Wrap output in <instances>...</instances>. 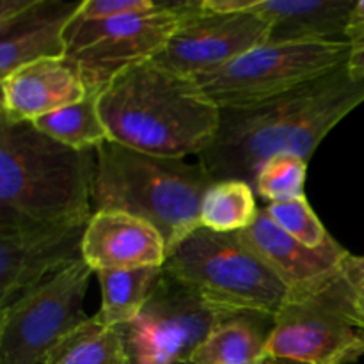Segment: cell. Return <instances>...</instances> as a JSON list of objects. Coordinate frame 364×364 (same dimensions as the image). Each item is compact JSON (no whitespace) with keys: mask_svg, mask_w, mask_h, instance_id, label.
<instances>
[{"mask_svg":"<svg viewBox=\"0 0 364 364\" xmlns=\"http://www.w3.org/2000/svg\"><path fill=\"white\" fill-rule=\"evenodd\" d=\"M347 43L350 46L347 60V71L352 80H364V21L348 23Z\"/></svg>","mask_w":364,"mask_h":364,"instance_id":"26","label":"cell"},{"mask_svg":"<svg viewBox=\"0 0 364 364\" xmlns=\"http://www.w3.org/2000/svg\"><path fill=\"white\" fill-rule=\"evenodd\" d=\"M355 0H258L255 11L270 23L272 43L347 41Z\"/></svg>","mask_w":364,"mask_h":364,"instance_id":"17","label":"cell"},{"mask_svg":"<svg viewBox=\"0 0 364 364\" xmlns=\"http://www.w3.org/2000/svg\"><path fill=\"white\" fill-rule=\"evenodd\" d=\"M265 364H301V363H294V361H283V359H269Z\"/></svg>","mask_w":364,"mask_h":364,"instance_id":"30","label":"cell"},{"mask_svg":"<svg viewBox=\"0 0 364 364\" xmlns=\"http://www.w3.org/2000/svg\"><path fill=\"white\" fill-rule=\"evenodd\" d=\"M343 270L348 279L352 281V284L361 291L364 297V256H354L348 252L343 262Z\"/></svg>","mask_w":364,"mask_h":364,"instance_id":"27","label":"cell"},{"mask_svg":"<svg viewBox=\"0 0 364 364\" xmlns=\"http://www.w3.org/2000/svg\"><path fill=\"white\" fill-rule=\"evenodd\" d=\"M36 0H0V21L13 20L34 6Z\"/></svg>","mask_w":364,"mask_h":364,"instance_id":"28","label":"cell"},{"mask_svg":"<svg viewBox=\"0 0 364 364\" xmlns=\"http://www.w3.org/2000/svg\"><path fill=\"white\" fill-rule=\"evenodd\" d=\"M306 174L308 162L304 159L291 153L274 155L259 167L255 191L267 205L301 199L304 198Z\"/></svg>","mask_w":364,"mask_h":364,"instance_id":"23","label":"cell"},{"mask_svg":"<svg viewBox=\"0 0 364 364\" xmlns=\"http://www.w3.org/2000/svg\"><path fill=\"white\" fill-rule=\"evenodd\" d=\"M212 183L201 162L148 155L109 141L96 149L92 212L117 210L146 220L160 231L169 255L199 228Z\"/></svg>","mask_w":364,"mask_h":364,"instance_id":"4","label":"cell"},{"mask_svg":"<svg viewBox=\"0 0 364 364\" xmlns=\"http://www.w3.org/2000/svg\"><path fill=\"white\" fill-rule=\"evenodd\" d=\"M176 364H196V363H192V361H183V363H176Z\"/></svg>","mask_w":364,"mask_h":364,"instance_id":"31","label":"cell"},{"mask_svg":"<svg viewBox=\"0 0 364 364\" xmlns=\"http://www.w3.org/2000/svg\"><path fill=\"white\" fill-rule=\"evenodd\" d=\"M274 316L235 313L212 331L191 361L196 364H265Z\"/></svg>","mask_w":364,"mask_h":364,"instance_id":"18","label":"cell"},{"mask_svg":"<svg viewBox=\"0 0 364 364\" xmlns=\"http://www.w3.org/2000/svg\"><path fill=\"white\" fill-rule=\"evenodd\" d=\"M160 272L162 267L96 272L102 287V308L96 315L110 327L130 323L148 301Z\"/></svg>","mask_w":364,"mask_h":364,"instance_id":"19","label":"cell"},{"mask_svg":"<svg viewBox=\"0 0 364 364\" xmlns=\"http://www.w3.org/2000/svg\"><path fill=\"white\" fill-rule=\"evenodd\" d=\"M100 91H89L80 102L63 107L55 112L32 121L39 132L55 139L60 144L87 151L98 149L110 141L98 105Z\"/></svg>","mask_w":364,"mask_h":364,"instance_id":"21","label":"cell"},{"mask_svg":"<svg viewBox=\"0 0 364 364\" xmlns=\"http://www.w3.org/2000/svg\"><path fill=\"white\" fill-rule=\"evenodd\" d=\"M258 213L252 185L242 180L213 181L201 203L199 226L213 233L235 235L251 228Z\"/></svg>","mask_w":364,"mask_h":364,"instance_id":"22","label":"cell"},{"mask_svg":"<svg viewBox=\"0 0 364 364\" xmlns=\"http://www.w3.org/2000/svg\"><path fill=\"white\" fill-rule=\"evenodd\" d=\"M187 0L159 2L153 11L110 20L73 18L66 31V57L87 91L102 92L121 71L164 52L185 21Z\"/></svg>","mask_w":364,"mask_h":364,"instance_id":"8","label":"cell"},{"mask_svg":"<svg viewBox=\"0 0 364 364\" xmlns=\"http://www.w3.org/2000/svg\"><path fill=\"white\" fill-rule=\"evenodd\" d=\"M348 52L347 41H267L196 80L220 110L244 109L341 70L347 66Z\"/></svg>","mask_w":364,"mask_h":364,"instance_id":"7","label":"cell"},{"mask_svg":"<svg viewBox=\"0 0 364 364\" xmlns=\"http://www.w3.org/2000/svg\"><path fill=\"white\" fill-rule=\"evenodd\" d=\"M256 7V6H255ZM270 23L256 13L212 14L201 0H187V14L156 63L198 78L228 66L270 39Z\"/></svg>","mask_w":364,"mask_h":364,"instance_id":"11","label":"cell"},{"mask_svg":"<svg viewBox=\"0 0 364 364\" xmlns=\"http://www.w3.org/2000/svg\"><path fill=\"white\" fill-rule=\"evenodd\" d=\"M265 208L281 230L287 231L290 237L308 247L318 249L333 240L329 231L316 217L315 210L311 208L306 196L301 199H294V201L272 203V205H267Z\"/></svg>","mask_w":364,"mask_h":364,"instance_id":"24","label":"cell"},{"mask_svg":"<svg viewBox=\"0 0 364 364\" xmlns=\"http://www.w3.org/2000/svg\"><path fill=\"white\" fill-rule=\"evenodd\" d=\"M364 103V80L347 66L288 95L244 109H224L215 142L199 156L213 181L242 180L255 187L263 164L291 153L306 162L341 119Z\"/></svg>","mask_w":364,"mask_h":364,"instance_id":"1","label":"cell"},{"mask_svg":"<svg viewBox=\"0 0 364 364\" xmlns=\"http://www.w3.org/2000/svg\"><path fill=\"white\" fill-rule=\"evenodd\" d=\"M164 270L228 313L276 316L288 297L279 277L237 235L201 226L171 249Z\"/></svg>","mask_w":364,"mask_h":364,"instance_id":"6","label":"cell"},{"mask_svg":"<svg viewBox=\"0 0 364 364\" xmlns=\"http://www.w3.org/2000/svg\"><path fill=\"white\" fill-rule=\"evenodd\" d=\"M235 235L279 277L288 291L326 279L343 265L348 255L334 238L318 249L301 244L274 223L265 206L259 208L258 219L251 228Z\"/></svg>","mask_w":364,"mask_h":364,"instance_id":"13","label":"cell"},{"mask_svg":"<svg viewBox=\"0 0 364 364\" xmlns=\"http://www.w3.org/2000/svg\"><path fill=\"white\" fill-rule=\"evenodd\" d=\"M43 364H130L116 327L98 315L75 327L46 355Z\"/></svg>","mask_w":364,"mask_h":364,"instance_id":"20","label":"cell"},{"mask_svg":"<svg viewBox=\"0 0 364 364\" xmlns=\"http://www.w3.org/2000/svg\"><path fill=\"white\" fill-rule=\"evenodd\" d=\"M228 313L162 267L141 313L116 327L130 364H176L191 361Z\"/></svg>","mask_w":364,"mask_h":364,"instance_id":"9","label":"cell"},{"mask_svg":"<svg viewBox=\"0 0 364 364\" xmlns=\"http://www.w3.org/2000/svg\"><path fill=\"white\" fill-rule=\"evenodd\" d=\"M82 2L36 0L13 20L0 21V78L45 59L66 57V31Z\"/></svg>","mask_w":364,"mask_h":364,"instance_id":"15","label":"cell"},{"mask_svg":"<svg viewBox=\"0 0 364 364\" xmlns=\"http://www.w3.org/2000/svg\"><path fill=\"white\" fill-rule=\"evenodd\" d=\"M363 355L364 297L343 265L318 283L288 291L274 316L267 358L301 364H354Z\"/></svg>","mask_w":364,"mask_h":364,"instance_id":"5","label":"cell"},{"mask_svg":"<svg viewBox=\"0 0 364 364\" xmlns=\"http://www.w3.org/2000/svg\"><path fill=\"white\" fill-rule=\"evenodd\" d=\"M82 258L92 269L132 270L164 267L167 244L146 220L117 210L92 212L82 244Z\"/></svg>","mask_w":364,"mask_h":364,"instance_id":"14","label":"cell"},{"mask_svg":"<svg viewBox=\"0 0 364 364\" xmlns=\"http://www.w3.org/2000/svg\"><path fill=\"white\" fill-rule=\"evenodd\" d=\"M92 269L75 263L0 309V364H43L84 313Z\"/></svg>","mask_w":364,"mask_h":364,"instance_id":"10","label":"cell"},{"mask_svg":"<svg viewBox=\"0 0 364 364\" xmlns=\"http://www.w3.org/2000/svg\"><path fill=\"white\" fill-rule=\"evenodd\" d=\"M361 21H364V0H355L348 23H361Z\"/></svg>","mask_w":364,"mask_h":364,"instance_id":"29","label":"cell"},{"mask_svg":"<svg viewBox=\"0 0 364 364\" xmlns=\"http://www.w3.org/2000/svg\"><path fill=\"white\" fill-rule=\"evenodd\" d=\"M96 149H73L0 114V220L87 224Z\"/></svg>","mask_w":364,"mask_h":364,"instance_id":"3","label":"cell"},{"mask_svg":"<svg viewBox=\"0 0 364 364\" xmlns=\"http://www.w3.org/2000/svg\"><path fill=\"white\" fill-rule=\"evenodd\" d=\"M2 116L32 121L80 102L89 95L77 68L68 59H45L27 64L0 78Z\"/></svg>","mask_w":364,"mask_h":364,"instance_id":"16","label":"cell"},{"mask_svg":"<svg viewBox=\"0 0 364 364\" xmlns=\"http://www.w3.org/2000/svg\"><path fill=\"white\" fill-rule=\"evenodd\" d=\"M98 105L110 141L166 159L201 156L223 119L196 78L155 59L121 71L100 92Z\"/></svg>","mask_w":364,"mask_h":364,"instance_id":"2","label":"cell"},{"mask_svg":"<svg viewBox=\"0 0 364 364\" xmlns=\"http://www.w3.org/2000/svg\"><path fill=\"white\" fill-rule=\"evenodd\" d=\"M159 2L153 0H82L78 20H110L127 14L153 11Z\"/></svg>","mask_w":364,"mask_h":364,"instance_id":"25","label":"cell"},{"mask_svg":"<svg viewBox=\"0 0 364 364\" xmlns=\"http://www.w3.org/2000/svg\"><path fill=\"white\" fill-rule=\"evenodd\" d=\"M85 228L0 220V309L82 262Z\"/></svg>","mask_w":364,"mask_h":364,"instance_id":"12","label":"cell"}]
</instances>
